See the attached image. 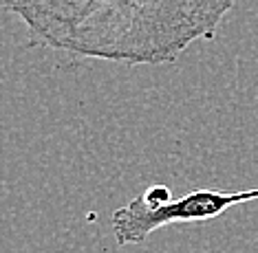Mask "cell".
Instances as JSON below:
<instances>
[{"mask_svg": "<svg viewBox=\"0 0 258 253\" xmlns=\"http://www.w3.org/2000/svg\"><path fill=\"white\" fill-rule=\"evenodd\" d=\"M135 198H137L142 205H146V207L155 209V207H163V205H168L174 196H172V192H170L168 185H150V187H146L142 194H137Z\"/></svg>", "mask_w": 258, "mask_h": 253, "instance_id": "obj_4", "label": "cell"}, {"mask_svg": "<svg viewBox=\"0 0 258 253\" xmlns=\"http://www.w3.org/2000/svg\"><path fill=\"white\" fill-rule=\"evenodd\" d=\"M7 9L49 49L137 66L135 0H11Z\"/></svg>", "mask_w": 258, "mask_h": 253, "instance_id": "obj_1", "label": "cell"}, {"mask_svg": "<svg viewBox=\"0 0 258 253\" xmlns=\"http://www.w3.org/2000/svg\"><path fill=\"white\" fill-rule=\"evenodd\" d=\"M251 201H258V187L238 192L197 187V190L187 192L185 196L172 198L168 205L155 209L146 207L137 198H133L128 205L113 211L110 227H113V236L117 244H142L157 229L170 225H187V222H208L219 218L227 209Z\"/></svg>", "mask_w": 258, "mask_h": 253, "instance_id": "obj_3", "label": "cell"}, {"mask_svg": "<svg viewBox=\"0 0 258 253\" xmlns=\"http://www.w3.org/2000/svg\"><path fill=\"white\" fill-rule=\"evenodd\" d=\"M137 66L177 62L190 44L216 33L236 0H135Z\"/></svg>", "mask_w": 258, "mask_h": 253, "instance_id": "obj_2", "label": "cell"}, {"mask_svg": "<svg viewBox=\"0 0 258 253\" xmlns=\"http://www.w3.org/2000/svg\"><path fill=\"white\" fill-rule=\"evenodd\" d=\"M11 3V0H3V5H5V7H7V5Z\"/></svg>", "mask_w": 258, "mask_h": 253, "instance_id": "obj_5", "label": "cell"}]
</instances>
